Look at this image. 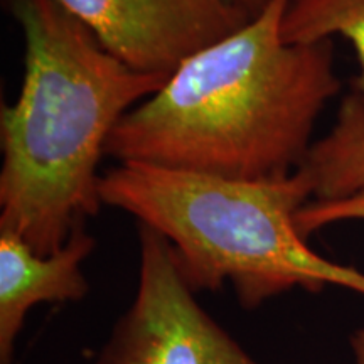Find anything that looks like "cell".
I'll return each mask as SVG.
<instances>
[{
	"label": "cell",
	"mask_w": 364,
	"mask_h": 364,
	"mask_svg": "<svg viewBox=\"0 0 364 364\" xmlns=\"http://www.w3.org/2000/svg\"><path fill=\"white\" fill-rule=\"evenodd\" d=\"M290 4L268 0L241 29L186 59L122 118L105 154L238 181L297 171L341 80L332 41L282 39Z\"/></svg>",
	"instance_id": "cell-1"
},
{
	"label": "cell",
	"mask_w": 364,
	"mask_h": 364,
	"mask_svg": "<svg viewBox=\"0 0 364 364\" xmlns=\"http://www.w3.org/2000/svg\"><path fill=\"white\" fill-rule=\"evenodd\" d=\"M7 6L26 53L19 97L0 108V230L49 255L98 215L112 132L169 78L124 65L58 0Z\"/></svg>",
	"instance_id": "cell-2"
},
{
	"label": "cell",
	"mask_w": 364,
	"mask_h": 364,
	"mask_svg": "<svg viewBox=\"0 0 364 364\" xmlns=\"http://www.w3.org/2000/svg\"><path fill=\"white\" fill-rule=\"evenodd\" d=\"M100 196L169 241L196 292L230 284L245 311L297 287L364 297V272L327 260L299 233L295 213L312 201L299 171L238 181L124 162L102 176Z\"/></svg>",
	"instance_id": "cell-3"
},
{
	"label": "cell",
	"mask_w": 364,
	"mask_h": 364,
	"mask_svg": "<svg viewBox=\"0 0 364 364\" xmlns=\"http://www.w3.org/2000/svg\"><path fill=\"white\" fill-rule=\"evenodd\" d=\"M139 280L95 364H262L196 299L174 248L139 225Z\"/></svg>",
	"instance_id": "cell-4"
},
{
	"label": "cell",
	"mask_w": 364,
	"mask_h": 364,
	"mask_svg": "<svg viewBox=\"0 0 364 364\" xmlns=\"http://www.w3.org/2000/svg\"><path fill=\"white\" fill-rule=\"evenodd\" d=\"M108 53L147 75L169 76L186 59L252 19L233 0H58Z\"/></svg>",
	"instance_id": "cell-5"
},
{
	"label": "cell",
	"mask_w": 364,
	"mask_h": 364,
	"mask_svg": "<svg viewBox=\"0 0 364 364\" xmlns=\"http://www.w3.org/2000/svg\"><path fill=\"white\" fill-rule=\"evenodd\" d=\"M97 240L85 225L61 248L41 255L21 236L0 230V364H12L29 311L39 304L80 302L90 294L83 262Z\"/></svg>",
	"instance_id": "cell-6"
},
{
	"label": "cell",
	"mask_w": 364,
	"mask_h": 364,
	"mask_svg": "<svg viewBox=\"0 0 364 364\" xmlns=\"http://www.w3.org/2000/svg\"><path fill=\"white\" fill-rule=\"evenodd\" d=\"M297 171L312 201H339L364 191V98L356 90L343 98L336 124L314 140Z\"/></svg>",
	"instance_id": "cell-7"
},
{
	"label": "cell",
	"mask_w": 364,
	"mask_h": 364,
	"mask_svg": "<svg viewBox=\"0 0 364 364\" xmlns=\"http://www.w3.org/2000/svg\"><path fill=\"white\" fill-rule=\"evenodd\" d=\"M334 36L348 39L356 51L361 70L353 90L364 98V0H292L282 22L285 43H318Z\"/></svg>",
	"instance_id": "cell-8"
},
{
	"label": "cell",
	"mask_w": 364,
	"mask_h": 364,
	"mask_svg": "<svg viewBox=\"0 0 364 364\" xmlns=\"http://www.w3.org/2000/svg\"><path fill=\"white\" fill-rule=\"evenodd\" d=\"M343 221H364V191L339 201H311L295 213V226L306 240Z\"/></svg>",
	"instance_id": "cell-9"
},
{
	"label": "cell",
	"mask_w": 364,
	"mask_h": 364,
	"mask_svg": "<svg viewBox=\"0 0 364 364\" xmlns=\"http://www.w3.org/2000/svg\"><path fill=\"white\" fill-rule=\"evenodd\" d=\"M349 346H351L354 364H364V326L353 332L349 338Z\"/></svg>",
	"instance_id": "cell-10"
},
{
	"label": "cell",
	"mask_w": 364,
	"mask_h": 364,
	"mask_svg": "<svg viewBox=\"0 0 364 364\" xmlns=\"http://www.w3.org/2000/svg\"><path fill=\"white\" fill-rule=\"evenodd\" d=\"M233 2L238 4L240 7H243L245 11H248L252 16H257V14L265 7L268 0H233Z\"/></svg>",
	"instance_id": "cell-11"
}]
</instances>
